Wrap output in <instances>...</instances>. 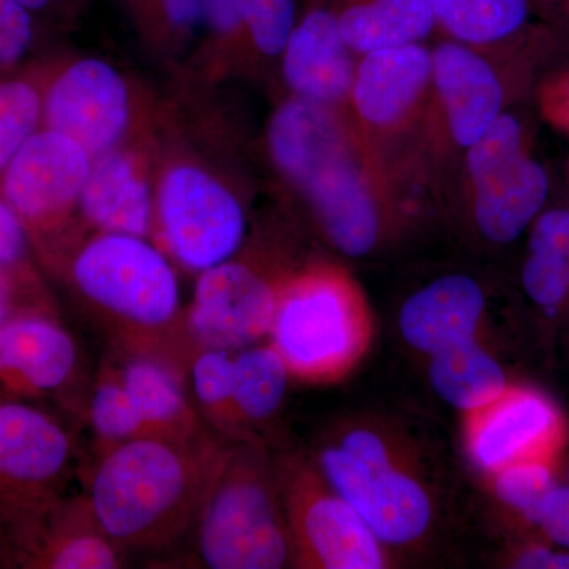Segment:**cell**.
<instances>
[{
	"instance_id": "21",
	"label": "cell",
	"mask_w": 569,
	"mask_h": 569,
	"mask_svg": "<svg viewBox=\"0 0 569 569\" xmlns=\"http://www.w3.org/2000/svg\"><path fill=\"white\" fill-rule=\"evenodd\" d=\"M485 313V288L477 279L467 274L441 276L403 302L400 336L418 353L437 355L478 340Z\"/></svg>"
},
{
	"instance_id": "11",
	"label": "cell",
	"mask_w": 569,
	"mask_h": 569,
	"mask_svg": "<svg viewBox=\"0 0 569 569\" xmlns=\"http://www.w3.org/2000/svg\"><path fill=\"white\" fill-rule=\"evenodd\" d=\"M247 258L216 266L197 276L186 309V335L194 348L238 351L271 332L284 280Z\"/></svg>"
},
{
	"instance_id": "45",
	"label": "cell",
	"mask_w": 569,
	"mask_h": 569,
	"mask_svg": "<svg viewBox=\"0 0 569 569\" xmlns=\"http://www.w3.org/2000/svg\"><path fill=\"white\" fill-rule=\"evenodd\" d=\"M134 7L140 6V3L144 2V0H130Z\"/></svg>"
},
{
	"instance_id": "44",
	"label": "cell",
	"mask_w": 569,
	"mask_h": 569,
	"mask_svg": "<svg viewBox=\"0 0 569 569\" xmlns=\"http://www.w3.org/2000/svg\"><path fill=\"white\" fill-rule=\"evenodd\" d=\"M18 2L22 3L26 9L32 11H41L47 9L48 6L52 2V0H18Z\"/></svg>"
},
{
	"instance_id": "4",
	"label": "cell",
	"mask_w": 569,
	"mask_h": 569,
	"mask_svg": "<svg viewBox=\"0 0 569 569\" xmlns=\"http://www.w3.org/2000/svg\"><path fill=\"white\" fill-rule=\"evenodd\" d=\"M194 552L209 569L293 567L276 467L253 440L230 441L193 530Z\"/></svg>"
},
{
	"instance_id": "6",
	"label": "cell",
	"mask_w": 569,
	"mask_h": 569,
	"mask_svg": "<svg viewBox=\"0 0 569 569\" xmlns=\"http://www.w3.org/2000/svg\"><path fill=\"white\" fill-rule=\"evenodd\" d=\"M247 230L241 198L208 168L174 160L157 174L152 241L178 268L198 276L233 260Z\"/></svg>"
},
{
	"instance_id": "25",
	"label": "cell",
	"mask_w": 569,
	"mask_h": 569,
	"mask_svg": "<svg viewBox=\"0 0 569 569\" xmlns=\"http://www.w3.org/2000/svg\"><path fill=\"white\" fill-rule=\"evenodd\" d=\"M429 358L433 391L462 413L489 406L509 388L503 367L479 340H468Z\"/></svg>"
},
{
	"instance_id": "1",
	"label": "cell",
	"mask_w": 569,
	"mask_h": 569,
	"mask_svg": "<svg viewBox=\"0 0 569 569\" xmlns=\"http://www.w3.org/2000/svg\"><path fill=\"white\" fill-rule=\"evenodd\" d=\"M228 443L211 429L142 433L99 455L84 497L100 529L126 553L174 548L193 535Z\"/></svg>"
},
{
	"instance_id": "36",
	"label": "cell",
	"mask_w": 569,
	"mask_h": 569,
	"mask_svg": "<svg viewBox=\"0 0 569 569\" xmlns=\"http://www.w3.org/2000/svg\"><path fill=\"white\" fill-rule=\"evenodd\" d=\"M530 522L559 548L569 549V486L553 485L539 501Z\"/></svg>"
},
{
	"instance_id": "13",
	"label": "cell",
	"mask_w": 569,
	"mask_h": 569,
	"mask_svg": "<svg viewBox=\"0 0 569 569\" xmlns=\"http://www.w3.org/2000/svg\"><path fill=\"white\" fill-rule=\"evenodd\" d=\"M507 107V86L488 56L449 39L432 48V89L425 137L466 153Z\"/></svg>"
},
{
	"instance_id": "10",
	"label": "cell",
	"mask_w": 569,
	"mask_h": 569,
	"mask_svg": "<svg viewBox=\"0 0 569 569\" xmlns=\"http://www.w3.org/2000/svg\"><path fill=\"white\" fill-rule=\"evenodd\" d=\"M284 518L293 542L296 568L383 569L391 563L388 546L336 492L317 466L301 456L274 463Z\"/></svg>"
},
{
	"instance_id": "34",
	"label": "cell",
	"mask_w": 569,
	"mask_h": 569,
	"mask_svg": "<svg viewBox=\"0 0 569 569\" xmlns=\"http://www.w3.org/2000/svg\"><path fill=\"white\" fill-rule=\"evenodd\" d=\"M50 307L26 269L0 268V328L21 313Z\"/></svg>"
},
{
	"instance_id": "43",
	"label": "cell",
	"mask_w": 569,
	"mask_h": 569,
	"mask_svg": "<svg viewBox=\"0 0 569 569\" xmlns=\"http://www.w3.org/2000/svg\"><path fill=\"white\" fill-rule=\"evenodd\" d=\"M0 568H17L14 567L13 553H11L9 541H7L2 527H0Z\"/></svg>"
},
{
	"instance_id": "24",
	"label": "cell",
	"mask_w": 569,
	"mask_h": 569,
	"mask_svg": "<svg viewBox=\"0 0 569 569\" xmlns=\"http://www.w3.org/2000/svg\"><path fill=\"white\" fill-rule=\"evenodd\" d=\"M340 32L356 56L425 43L437 29L425 0H342Z\"/></svg>"
},
{
	"instance_id": "35",
	"label": "cell",
	"mask_w": 569,
	"mask_h": 569,
	"mask_svg": "<svg viewBox=\"0 0 569 569\" xmlns=\"http://www.w3.org/2000/svg\"><path fill=\"white\" fill-rule=\"evenodd\" d=\"M32 40V11L18 0H0V67L20 61Z\"/></svg>"
},
{
	"instance_id": "17",
	"label": "cell",
	"mask_w": 569,
	"mask_h": 569,
	"mask_svg": "<svg viewBox=\"0 0 569 569\" xmlns=\"http://www.w3.org/2000/svg\"><path fill=\"white\" fill-rule=\"evenodd\" d=\"M80 350L50 309L21 313L0 328V396L40 402L73 387Z\"/></svg>"
},
{
	"instance_id": "20",
	"label": "cell",
	"mask_w": 569,
	"mask_h": 569,
	"mask_svg": "<svg viewBox=\"0 0 569 569\" xmlns=\"http://www.w3.org/2000/svg\"><path fill=\"white\" fill-rule=\"evenodd\" d=\"M78 216L93 233L152 239L156 181L148 160L126 146L93 159Z\"/></svg>"
},
{
	"instance_id": "46",
	"label": "cell",
	"mask_w": 569,
	"mask_h": 569,
	"mask_svg": "<svg viewBox=\"0 0 569 569\" xmlns=\"http://www.w3.org/2000/svg\"><path fill=\"white\" fill-rule=\"evenodd\" d=\"M568 479H569V471H568Z\"/></svg>"
},
{
	"instance_id": "16",
	"label": "cell",
	"mask_w": 569,
	"mask_h": 569,
	"mask_svg": "<svg viewBox=\"0 0 569 569\" xmlns=\"http://www.w3.org/2000/svg\"><path fill=\"white\" fill-rule=\"evenodd\" d=\"M565 438L563 415L537 389L509 387L489 406L466 415L468 455L489 477L522 460H557Z\"/></svg>"
},
{
	"instance_id": "39",
	"label": "cell",
	"mask_w": 569,
	"mask_h": 569,
	"mask_svg": "<svg viewBox=\"0 0 569 569\" xmlns=\"http://www.w3.org/2000/svg\"><path fill=\"white\" fill-rule=\"evenodd\" d=\"M203 31L223 44L244 41L238 0H203Z\"/></svg>"
},
{
	"instance_id": "33",
	"label": "cell",
	"mask_w": 569,
	"mask_h": 569,
	"mask_svg": "<svg viewBox=\"0 0 569 569\" xmlns=\"http://www.w3.org/2000/svg\"><path fill=\"white\" fill-rule=\"evenodd\" d=\"M522 287L535 305L559 309L569 296V260L559 254L529 252L522 268Z\"/></svg>"
},
{
	"instance_id": "7",
	"label": "cell",
	"mask_w": 569,
	"mask_h": 569,
	"mask_svg": "<svg viewBox=\"0 0 569 569\" xmlns=\"http://www.w3.org/2000/svg\"><path fill=\"white\" fill-rule=\"evenodd\" d=\"M468 212L475 230L496 246L512 244L545 209L550 179L531 156L529 130L512 112L463 153Z\"/></svg>"
},
{
	"instance_id": "19",
	"label": "cell",
	"mask_w": 569,
	"mask_h": 569,
	"mask_svg": "<svg viewBox=\"0 0 569 569\" xmlns=\"http://www.w3.org/2000/svg\"><path fill=\"white\" fill-rule=\"evenodd\" d=\"M280 61L291 96L347 110L359 56L343 40L335 9L316 6L298 18Z\"/></svg>"
},
{
	"instance_id": "29",
	"label": "cell",
	"mask_w": 569,
	"mask_h": 569,
	"mask_svg": "<svg viewBox=\"0 0 569 569\" xmlns=\"http://www.w3.org/2000/svg\"><path fill=\"white\" fill-rule=\"evenodd\" d=\"M88 421L99 455L148 433L114 366L104 369L93 385L88 399Z\"/></svg>"
},
{
	"instance_id": "42",
	"label": "cell",
	"mask_w": 569,
	"mask_h": 569,
	"mask_svg": "<svg viewBox=\"0 0 569 569\" xmlns=\"http://www.w3.org/2000/svg\"><path fill=\"white\" fill-rule=\"evenodd\" d=\"M531 13H537L553 28L569 31V0H530Z\"/></svg>"
},
{
	"instance_id": "27",
	"label": "cell",
	"mask_w": 569,
	"mask_h": 569,
	"mask_svg": "<svg viewBox=\"0 0 569 569\" xmlns=\"http://www.w3.org/2000/svg\"><path fill=\"white\" fill-rule=\"evenodd\" d=\"M290 369L271 342L234 351L233 406L242 440L250 426L263 425L282 407Z\"/></svg>"
},
{
	"instance_id": "22",
	"label": "cell",
	"mask_w": 569,
	"mask_h": 569,
	"mask_svg": "<svg viewBox=\"0 0 569 569\" xmlns=\"http://www.w3.org/2000/svg\"><path fill=\"white\" fill-rule=\"evenodd\" d=\"M22 553L28 569H118L126 556L100 529L84 493L52 503L33 529Z\"/></svg>"
},
{
	"instance_id": "41",
	"label": "cell",
	"mask_w": 569,
	"mask_h": 569,
	"mask_svg": "<svg viewBox=\"0 0 569 569\" xmlns=\"http://www.w3.org/2000/svg\"><path fill=\"white\" fill-rule=\"evenodd\" d=\"M515 568L520 569H569V553L557 552L545 546H531L516 557Z\"/></svg>"
},
{
	"instance_id": "14",
	"label": "cell",
	"mask_w": 569,
	"mask_h": 569,
	"mask_svg": "<svg viewBox=\"0 0 569 569\" xmlns=\"http://www.w3.org/2000/svg\"><path fill=\"white\" fill-rule=\"evenodd\" d=\"M137 110L129 80L97 58L63 67L43 96V123L81 144L93 159L126 146Z\"/></svg>"
},
{
	"instance_id": "26",
	"label": "cell",
	"mask_w": 569,
	"mask_h": 569,
	"mask_svg": "<svg viewBox=\"0 0 569 569\" xmlns=\"http://www.w3.org/2000/svg\"><path fill=\"white\" fill-rule=\"evenodd\" d=\"M449 39L478 50L518 39L529 26L530 0H425Z\"/></svg>"
},
{
	"instance_id": "23",
	"label": "cell",
	"mask_w": 569,
	"mask_h": 569,
	"mask_svg": "<svg viewBox=\"0 0 569 569\" xmlns=\"http://www.w3.org/2000/svg\"><path fill=\"white\" fill-rule=\"evenodd\" d=\"M114 369L146 432L193 436L209 429L190 399L181 366L162 356L121 353Z\"/></svg>"
},
{
	"instance_id": "9",
	"label": "cell",
	"mask_w": 569,
	"mask_h": 569,
	"mask_svg": "<svg viewBox=\"0 0 569 569\" xmlns=\"http://www.w3.org/2000/svg\"><path fill=\"white\" fill-rule=\"evenodd\" d=\"M74 455L73 436L52 411L0 396V523L9 537L63 497Z\"/></svg>"
},
{
	"instance_id": "5",
	"label": "cell",
	"mask_w": 569,
	"mask_h": 569,
	"mask_svg": "<svg viewBox=\"0 0 569 569\" xmlns=\"http://www.w3.org/2000/svg\"><path fill=\"white\" fill-rule=\"evenodd\" d=\"M291 377L340 380L361 361L372 317L359 284L336 264L318 263L284 280L269 332Z\"/></svg>"
},
{
	"instance_id": "3",
	"label": "cell",
	"mask_w": 569,
	"mask_h": 569,
	"mask_svg": "<svg viewBox=\"0 0 569 569\" xmlns=\"http://www.w3.org/2000/svg\"><path fill=\"white\" fill-rule=\"evenodd\" d=\"M317 468L389 549L429 537L437 492L392 426H342L318 452Z\"/></svg>"
},
{
	"instance_id": "32",
	"label": "cell",
	"mask_w": 569,
	"mask_h": 569,
	"mask_svg": "<svg viewBox=\"0 0 569 569\" xmlns=\"http://www.w3.org/2000/svg\"><path fill=\"white\" fill-rule=\"evenodd\" d=\"M497 497L530 520L539 501L556 485V460L531 459L490 475Z\"/></svg>"
},
{
	"instance_id": "15",
	"label": "cell",
	"mask_w": 569,
	"mask_h": 569,
	"mask_svg": "<svg viewBox=\"0 0 569 569\" xmlns=\"http://www.w3.org/2000/svg\"><path fill=\"white\" fill-rule=\"evenodd\" d=\"M301 194L326 242L343 257H369L392 234L391 183L362 151L329 167Z\"/></svg>"
},
{
	"instance_id": "31",
	"label": "cell",
	"mask_w": 569,
	"mask_h": 569,
	"mask_svg": "<svg viewBox=\"0 0 569 569\" xmlns=\"http://www.w3.org/2000/svg\"><path fill=\"white\" fill-rule=\"evenodd\" d=\"M244 41L266 59L282 56L298 13L295 0H238Z\"/></svg>"
},
{
	"instance_id": "8",
	"label": "cell",
	"mask_w": 569,
	"mask_h": 569,
	"mask_svg": "<svg viewBox=\"0 0 569 569\" xmlns=\"http://www.w3.org/2000/svg\"><path fill=\"white\" fill-rule=\"evenodd\" d=\"M430 89L432 48L425 43L359 58L347 111L367 162L388 182L400 142L426 132Z\"/></svg>"
},
{
	"instance_id": "37",
	"label": "cell",
	"mask_w": 569,
	"mask_h": 569,
	"mask_svg": "<svg viewBox=\"0 0 569 569\" xmlns=\"http://www.w3.org/2000/svg\"><path fill=\"white\" fill-rule=\"evenodd\" d=\"M529 230V252L559 254L569 260V208L542 209Z\"/></svg>"
},
{
	"instance_id": "30",
	"label": "cell",
	"mask_w": 569,
	"mask_h": 569,
	"mask_svg": "<svg viewBox=\"0 0 569 569\" xmlns=\"http://www.w3.org/2000/svg\"><path fill=\"white\" fill-rule=\"evenodd\" d=\"M43 122V96L31 82L0 81V176Z\"/></svg>"
},
{
	"instance_id": "2",
	"label": "cell",
	"mask_w": 569,
	"mask_h": 569,
	"mask_svg": "<svg viewBox=\"0 0 569 569\" xmlns=\"http://www.w3.org/2000/svg\"><path fill=\"white\" fill-rule=\"evenodd\" d=\"M178 266L152 239L92 233L67 257L71 291L121 353L162 356L186 369V335Z\"/></svg>"
},
{
	"instance_id": "38",
	"label": "cell",
	"mask_w": 569,
	"mask_h": 569,
	"mask_svg": "<svg viewBox=\"0 0 569 569\" xmlns=\"http://www.w3.org/2000/svg\"><path fill=\"white\" fill-rule=\"evenodd\" d=\"M29 234L21 217L0 197V268L26 269Z\"/></svg>"
},
{
	"instance_id": "40",
	"label": "cell",
	"mask_w": 569,
	"mask_h": 569,
	"mask_svg": "<svg viewBox=\"0 0 569 569\" xmlns=\"http://www.w3.org/2000/svg\"><path fill=\"white\" fill-rule=\"evenodd\" d=\"M546 114L569 132V70L553 78L542 92Z\"/></svg>"
},
{
	"instance_id": "12",
	"label": "cell",
	"mask_w": 569,
	"mask_h": 569,
	"mask_svg": "<svg viewBox=\"0 0 569 569\" xmlns=\"http://www.w3.org/2000/svg\"><path fill=\"white\" fill-rule=\"evenodd\" d=\"M93 157L56 130H37L2 173L0 197L21 217L29 234L61 233L78 212Z\"/></svg>"
},
{
	"instance_id": "28",
	"label": "cell",
	"mask_w": 569,
	"mask_h": 569,
	"mask_svg": "<svg viewBox=\"0 0 569 569\" xmlns=\"http://www.w3.org/2000/svg\"><path fill=\"white\" fill-rule=\"evenodd\" d=\"M186 383L198 415L216 436L242 440L233 406L234 351L194 348L187 358Z\"/></svg>"
},
{
	"instance_id": "18",
	"label": "cell",
	"mask_w": 569,
	"mask_h": 569,
	"mask_svg": "<svg viewBox=\"0 0 569 569\" xmlns=\"http://www.w3.org/2000/svg\"><path fill=\"white\" fill-rule=\"evenodd\" d=\"M266 144L277 173L299 193L329 167L362 151L347 110L296 96L272 112Z\"/></svg>"
}]
</instances>
